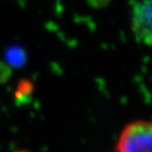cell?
Masks as SVG:
<instances>
[{
  "mask_svg": "<svg viewBox=\"0 0 152 152\" xmlns=\"http://www.w3.org/2000/svg\"><path fill=\"white\" fill-rule=\"evenodd\" d=\"M5 60L10 66H15V68L22 66L26 60V52L23 49L19 48L18 45L10 47L5 51Z\"/></svg>",
  "mask_w": 152,
  "mask_h": 152,
  "instance_id": "3957f363",
  "label": "cell"
},
{
  "mask_svg": "<svg viewBox=\"0 0 152 152\" xmlns=\"http://www.w3.org/2000/svg\"><path fill=\"white\" fill-rule=\"evenodd\" d=\"M116 152H152V121L136 119L121 129Z\"/></svg>",
  "mask_w": 152,
  "mask_h": 152,
  "instance_id": "6da1fadb",
  "label": "cell"
},
{
  "mask_svg": "<svg viewBox=\"0 0 152 152\" xmlns=\"http://www.w3.org/2000/svg\"><path fill=\"white\" fill-rule=\"evenodd\" d=\"M15 152H28V151H24V150H17V151Z\"/></svg>",
  "mask_w": 152,
  "mask_h": 152,
  "instance_id": "8992f818",
  "label": "cell"
},
{
  "mask_svg": "<svg viewBox=\"0 0 152 152\" xmlns=\"http://www.w3.org/2000/svg\"><path fill=\"white\" fill-rule=\"evenodd\" d=\"M10 77V66L0 62V83H3Z\"/></svg>",
  "mask_w": 152,
  "mask_h": 152,
  "instance_id": "5b68a950",
  "label": "cell"
},
{
  "mask_svg": "<svg viewBox=\"0 0 152 152\" xmlns=\"http://www.w3.org/2000/svg\"><path fill=\"white\" fill-rule=\"evenodd\" d=\"M34 92V83L30 79H22L17 85L15 97L17 102H24Z\"/></svg>",
  "mask_w": 152,
  "mask_h": 152,
  "instance_id": "277c9868",
  "label": "cell"
},
{
  "mask_svg": "<svg viewBox=\"0 0 152 152\" xmlns=\"http://www.w3.org/2000/svg\"><path fill=\"white\" fill-rule=\"evenodd\" d=\"M131 28L138 42L152 45V0H138L134 3Z\"/></svg>",
  "mask_w": 152,
  "mask_h": 152,
  "instance_id": "7a4b0ae2",
  "label": "cell"
}]
</instances>
